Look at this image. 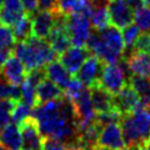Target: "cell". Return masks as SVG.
<instances>
[{
    "instance_id": "8d00e7d4",
    "label": "cell",
    "mask_w": 150,
    "mask_h": 150,
    "mask_svg": "<svg viewBox=\"0 0 150 150\" xmlns=\"http://www.w3.org/2000/svg\"><path fill=\"white\" fill-rule=\"evenodd\" d=\"M12 54H13V49H0V71Z\"/></svg>"
},
{
    "instance_id": "d6a6232c",
    "label": "cell",
    "mask_w": 150,
    "mask_h": 150,
    "mask_svg": "<svg viewBox=\"0 0 150 150\" xmlns=\"http://www.w3.org/2000/svg\"><path fill=\"white\" fill-rule=\"evenodd\" d=\"M43 150H70V147L64 141L50 137H44Z\"/></svg>"
},
{
    "instance_id": "5b68a950",
    "label": "cell",
    "mask_w": 150,
    "mask_h": 150,
    "mask_svg": "<svg viewBox=\"0 0 150 150\" xmlns=\"http://www.w3.org/2000/svg\"><path fill=\"white\" fill-rule=\"evenodd\" d=\"M66 29L71 38L72 45L85 47L92 33L89 17L84 13H72L67 16Z\"/></svg>"
},
{
    "instance_id": "7bdbcfd3",
    "label": "cell",
    "mask_w": 150,
    "mask_h": 150,
    "mask_svg": "<svg viewBox=\"0 0 150 150\" xmlns=\"http://www.w3.org/2000/svg\"><path fill=\"white\" fill-rule=\"evenodd\" d=\"M144 2H145L147 6H150V0H144Z\"/></svg>"
},
{
    "instance_id": "e575fe53",
    "label": "cell",
    "mask_w": 150,
    "mask_h": 150,
    "mask_svg": "<svg viewBox=\"0 0 150 150\" xmlns=\"http://www.w3.org/2000/svg\"><path fill=\"white\" fill-rule=\"evenodd\" d=\"M38 10L39 11H49V12H59L57 0H39L38 2Z\"/></svg>"
},
{
    "instance_id": "f546056e",
    "label": "cell",
    "mask_w": 150,
    "mask_h": 150,
    "mask_svg": "<svg viewBox=\"0 0 150 150\" xmlns=\"http://www.w3.org/2000/svg\"><path fill=\"white\" fill-rule=\"evenodd\" d=\"M11 99H0V130L11 122V115L14 104Z\"/></svg>"
},
{
    "instance_id": "4316f807",
    "label": "cell",
    "mask_w": 150,
    "mask_h": 150,
    "mask_svg": "<svg viewBox=\"0 0 150 150\" xmlns=\"http://www.w3.org/2000/svg\"><path fill=\"white\" fill-rule=\"evenodd\" d=\"M134 20L142 32H150V6L137 9L134 14Z\"/></svg>"
},
{
    "instance_id": "836d02e7",
    "label": "cell",
    "mask_w": 150,
    "mask_h": 150,
    "mask_svg": "<svg viewBox=\"0 0 150 150\" xmlns=\"http://www.w3.org/2000/svg\"><path fill=\"white\" fill-rule=\"evenodd\" d=\"M132 50L150 53V32L141 33L137 39V41L135 42Z\"/></svg>"
},
{
    "instance_id": "9c48e42d",
    "label": "cell",
    "mask_w": 150,
    "mask_h": 150,
    "mask_svg": "<svg viewBox=\"0 0 150 150\" xmlns=\"http://www.w3.org/2000/svg\"><path fill=\"white\" fill-rule=\"evenodd\" d=\"M107 9L110 23L118 29H124L132 23V9L128 6L126 0H108Z\"/></svg>"
},
{
    "instance_id": "e0dca14e",
    "label": "cell",
    "mask_w": 150,
    "mask_h": 150,
    "mask_svg": "<svg viewBox=\"0 0 150 150\" xmlns=\"http://www.w3.org/2000/svg\"><path fill=\"white\" fill-rule=\"evenodd\" d=\"M24 13L20 0H6L0 6V24L12 27Z\"/></svg>"
},
{
    "instance_id": "f1b7e54d",
    "label": "cell",
    "mask_w": 150,
    "mask_h": 150,
    "mask_svg": "<svg viewBox=\"0 0 150 150\" xmlns=\"http://www.w3.org/2000/svg\"><path fill=\"white\" fill-rule=\"evenodd\" d=\"M21 99L24 103L30 105L31 107L37 106V87L33 86L31 83H29L27 80H24L21 85Z\"/></svg>"
},
{
    "instance_id": "ee69618b",
    "label": "cell",
    "mask_w": 150,
    "mask_h": 150,
    "mask_svg": "<svg viewBox=\"0 0 150 150\" xmlns=\"http://www.w3.org/2000/svg\"><path fill=\"white\" fill-rule=\"evenodd\" d=\"M0 150H9V149H7V148H5L4 146H1V145H0Z\"/></svg>"
},
{
    "instance_id": "f6af8a7d",
    "label": "cell",
    "mask_w": 150,
    "mask_h": 150,
    "mask_svg": "<svg viewBox=\"0 0 150 150\" xmlns=\"http://www.w3.org/2000/svg\"><path fill=\"white\" fill-rule=\"evenodd\" d=\"M21 150H31V149H29V148H22Z\"/></svg>"
},
{
    "instance_id": "ac0fdd59",
    "label": "cell",
    "mask_w": 150,
    "mask_h": 150,
    "mask_svg": "<svg viewBox=\"0 0 150 150\" xmlns=\"http://www.w3.org/2000/svg\"><path fill=\"white\" fill-rule=\"evenodd\" d=\"M0 145L9 150H21L23 147L20 128L16 124H8L0 130Z\"/></svg>"
},
{
    "instance_id": "ffe728a7",
    "label": "cell",
    "mask_w": 150,
    "mask_h": 150,
    "mask_svg": "<svg viewBox=\"0 0 150 150\" xmlns=\"http://www.w3.org/2000/svg\"><path fill=\"white\" fill-rule=\"evenodd\" d=\"M44 71L47 74V79L52 81L53 83H55L62 89L65 88L66 85L69 84V82L71 81V74L60 61L55 60V61L49 63L44 67Z\"/></svg>"
},
{
    "instance_id": "52a82bcc",
    "label": "cell",
    "mask_w": 150,
    "mask_h": 150,
    "mask_svg": "<svg viewBox=\"0 0 150 150\" xmlns=\"http://www.w3.org/2000/svg\"><path fill=\"white\" fill-rule=\"evenodd\" d=\"M104 66L105 63L98 56L89 55L76 73V79H79L83 85L87 86L88 88L94 85H97L103 73Z\"/></svg>"
},
{
    "instance_id": "7402d4cb",
    "label": "cell",
    "mask_w": 150,
    "mask_h": 150,
    "mask_svg": "<svg viewBox=\"0 0 150 150\" xmlns=\"http://www.w3.org/2000/svg\"><path fill=\"white\" fill-rule=\"evenodd\" d=\"M12 32L18 41H25L32 37V20L29 14H22L20 19L12 25Z\"/></svg>"
},
{
    "instance_id": "30bf717a",
    "label": "cell",
    "mask_w": 150,
    "mask_h": 150,
    "mask_svg": "<svg viewBox=\"0 0 150 150\" xmlns=\"http://www.w3.org/2000/svg\"><path fill=\"white\" fill-rule=\"evenodd\" d=\"M19 128L23 142L22 148H29L31 150H43L44 137L42 136L37 120L34 118H28L19 126Z\"/></svg>"
},
{
    "instance_id": "7a4b0ae2",
    "label": "cell",
    "mask_w": 150,
    "mask_h": 150,
    "mask_svg": "<svg viewBox=\"0 0 150 150\" xmlns=\"http://www.w3.org/2000/svg\"><path fill=\"white\" fill-rule=\"evenodd\" d=\"M86 47L94 55L98 56L105 64L119 63L125 52L122 32L112 24L102 30L94 29L86 42Z\"/></svg>"
},
{
    "instance_id": "b9f144b4",
    "label": "cell",
    "mask_w": 150,
    "mask_h": 150,
    "mask_svg": "<svg viewBox=\"0 0 150 150\" xmlns=\"http://www.w3.org/2000/svg\"><path fill=\"white\" fill-rule=\"evenodd\" d=\"M70 150H93V149H86V148H70Z\"/></svg>"
},
{
    "instance_id": "7c38bea8",
    "label": "cell",
    "mask_w": 150,
    "mask_h": 150,
    "mask_svg": "<svg viewBox=\"0 0 150 150\" xmlns=\"http://www.w3.org/2000/svg\"><path fill=\"white\" fill-rule=\"evenodd\" d=\"M130 75L150 79V53L132 51L122 57Z\"/></svg>"
},
{
    "instance_id": "44dd1931",
    "label": "cell",
    "mask_w": 150,
    "mask_h": 150,
    "mask_svg": "<svg viewBox=\"0 0 150 150\" xmlns=\"http://www.w3.org/2000/svg\"><path fill=\"white\" fill-rule=\"evenodd\" d=\"M129 84L140 97V104L144 107L150 109V79L137 75L129 77Z\"/></svg>"
},
{
    "instance_id": "1f68e13d",
    "label": "cell",
    "mask_w": 150,
    "mask_h": 150,
    "mask_svg": "<svg viewBox=\"0 0 150 150\" xmlns=\"http://www.w3.org/2000/svg\"><path fill=\"white\" fill-rule=\"evenodd\" d=\"M45 79H47V74H45V71L43 67H38V69H32V70L28 71L27 77H25V80L35 87Z\"/></svg>"
},
{
    "instance_id": "5bb4252c",
    "label": "cell",
    "mask_w": 150,
    "mask_h": 150,
    "mask_svg": "<svg viewBox=\"0 0 150 150\" xmlns=\"http://www.w3.org/2000/svg\"><path fill=\"white\" fill-rule=\"evenodd\" d=\"M27 73L28 70L24 66L23 62L13 54L8 59L1 69L2 77L12 85H21L27 77Z\"/></svg>"
},
{
    "instance_id": "8fae6325",
    "label": "cell",
    "mask_w": 150,
    "mask_h": 150,
    "mask_svg": "<svg viewBox=\"0 0 150 150\" xmlns=\"http://www.w3.org/2000/svg\"><path fill=\"white\" fill-rule=\"evenodd\" d=\"M140 103V97L129 83L126 84L116 95H114V107L122 115L132 112Z\"/></svg>"
},
{
    "instance_id": "4fadbf2b",
    "label": "cell",
    "mask_w": 150,
    "mask_h": 150,
    "mask_svg": "<svg viewBox=\"0 0 150 150\" xmlns=\"http://www.w3.org/2000/svg\"><path fill=\"white\" fill-rule=\"evenodd\" d=\"M91 55L88 49L85 47H73L67 49L60 55V62L65 66L71 75H76L85 60Z\"/></svg>"
},
{
    "instance_id": "83f0119b",
    "label": "cell",
    "mask_w": 150,
    "mask_h": 150,
    "mask_svg": "<svg viewBox=\"0 0 150 150\" xmlns=\"http://www.w3.org/2000/svg\"><path fill=\"white\" fill-rule=\"evenodd\" d=\"M83 91H84L83 83L79 79H71L69 84L66 85V87L64 88L63 93H64V97L66 99H69L71 103H73L80 97V95Z\"/></svg>"
},
{
    "instance_id": "6da1fadb",
    "label": "cell",
    "mask_w": 150,
    "mask_h": 150,
    "mask_svg": "<svg viewBox=\"0 0 150 150\" xmlns=\"http://www.w3.org/2000/svg\"><path fill=\"white\" fill-rule=\"evenodd\" d=\"M32 117L37 120L43 137L64 141L70 148L77 139L74 107L64 96L37 105L32 109Z\"/></svg>"
},
{
    "instance_id": "9a60e30c",
    "label": "cell",
    "mask_w": 150,
    "mask_h": 150,
    "mask_svg": "<svg viewBox=\"0 0 150 150\" xmlns=\"http://www.w3.org/2000/svg\"><path fill=\"white\" fill-rule=\"evenodd\" d=\"M32 35L47 40L54 25V13L49 11H39L31 16Z\"/></svg>"
},
{
    "instance_id": "484cf974",
    "label": "cell",
    "mask_w": 150,
    "mask_h": 150,
    "mask_svg": "<svg viewBox=\"0 0 150 150\" xmlns=\"http://www.w3.org/2000/svg\"><path fill=\"white\" fill-rule=\"evenodd\" d=\"M0 99H11L13 102L21 100L20 85H12L2 76L0 77Z\"/></svg>"
},
{
    "instance_id": "8992f818",
    "label": "cell",
    "mask_w": 150,
    "mask_h": 150,
    "mask_svg": "<svg viewBox=\"0 0 150 150\" xmlns=\"http://www.w3.org/2000/svg\"><path fill=\"white\" fill-rule=\"evenodd\" d=\"M127 72L128 71H124V67L122 66L120 62L106 64L104 66L98 84L112 95H116L126 85Z\"/></svg>"
},
{
    "instance_id": "d590c367",
    "label": "cell",
    "mask_w": 150,
    "mask_h": 150,
    "mask_svg": "<svg viewBox=\"0 0 150 150\" xmlns=\"http://www.w3.org/2000/svg\"><path fill=\"white\" fill-rule=\"evenodd\" d=\"M21 6L23 8L24 12L30 17L33 16L38 11V2L39 0H20Z\"/></svg>"
},
{
    "instance_id": "60d3db41",
    "label": "cell",
    "mask_w": 150,
    "mask_h": 150,
    "mask_svg": "<svg viewBox=\"0 0 150 150\" xmlns=\"http://www.w3.org/2000/svg\"><path fill=\"white\" fill-rule=\"evenodd\" d=\"M93 150H112V149H108V148H104V147H99V146H96V147H94Z\"/></svg>"
},
{
    "instance_id": "bcb514c9",
    "label": "cell",
    "mask_w": 150,
    "mask_h": 150,
    "mask_svg": "<svg viewBox=\"0 0 150 150\" xmlns=\"http://www.w3.org/2000/svg\"><path fill=\"white\" fill-rule=\"evenodd\" d=\"M1 76H2V75H1V71H0V77H1Z\"/></svg>"
},
{
    "instance_id": "3957f363",
    "label": "cell",
    "mask_w": 150,
    "mask_h": 150,
    "mask_svg": "<svg viewBox=\"0 0 150 150\" xmlns=\"http://www.w3.org/2000/svg\"><path fill=\"white\" fill-rule=\"evenodd\" d=\"M13 53L23 62L27 70L30 71L45 66L59 57L47 40L30 37L25 41H18L13 47Z\"/></svg>"
},
{
    "instance_id": "ba28073f",
    "label": "cell",
    "mask_w": 150,
    "mask_h": 150,
    "mask_svg": "<svg viewBox=\"0 0 150 150\" xmlns=\"http://www.w3.org/2000/svg\"><path fill=\"white\" fill-rule=\"evenodd\" d=\"M96 146L112 150H126L127 146L122 136L120 125H118V122H112L104 126L99 132Z\"/></svg>"
},
{
    "instance_id": "f35d334b",
    "label": "cell",
    "mask_w": 150,
    "mask_h": 150,
    "mask_svg": "<svg viewBox=\"0 0 150 150\" xmlns=\"http://www.w3.org/2000/svg\"><path fill=\"white\" fill-rule=\"evenodd\" d=\"M141 147H142V149L144 150H150V138L149 139H147V140L141 145Z\"/></svg>"
},
{
    "instance_id": "d6986e66",
    "label": "cell",
    "mask_w": 150,
    "mask_h": 150,
    "mask_svg": "<svg viewBox=\"0 0 150 150\" xmlns=\"http://www.w3.org/2000/svg\"><path fill=\"white\" fill-rule=\"evenodd\" d=\"M63 96H64L63 89L49 79L43 80L37 86V105L59 99Z\"/></svg>"
},
{
    "instance_id": "ab89813d",
    "label": "cell",
    "mask_w": 150,
    "mask_h": 150,
    "mask_svg": "<svg viewBox=\"0 0 150 150\" xmlns=\"http://www.w3.org/2000/svg\"><path fill=\"white\" fill-rule=\"evenodd\" d=\"M126 150H144L141 146H132V147H128Z\"/></svg>"
},
{
    "instance_id": "277c9868",
    "label": "cell",
    "mask_w": 150,
    "mask_h": 150,
    "mask_svg": "<svg viewBox=\"0 0 150 150\" xmlns=\"http://www.w3.org/2000/svg\"><path fill=\"white\" fill-rule=\"evenodd\" d=\"M119 122L127 148L141 146L150 138V110L140 103L132 112L122 115Z\"/></svg>"
},
{
    "instance_id": "74e56055",
    "label": "cell",
    "mask_w": 150,
    "mask_h": 150,
    "mask_svg": "<svg viewBox=\"0 0 150 150\" xmlns=\"http://www.w3.org/2000/svg\"><path fill=\"white\" fill-rule=\"evenodd\" d=\"M126 2L128 4V6L130 7L132 10L136 11L137 9H139L141 7H144V0H126Z\"/></svg>"
},
{
    "instance_id": "d4e9b609",
    "label": "cell",
    "mask_w": 150,
    "mask_h": 150,
    "mask_svg": "<svg viewBox=\"0 0 150 150\" xmlns=\"http://www.w3.org/2000/svg\"><path fill=\"white\" fill-rule=\"evenodd\" d=\"M30 117H32V107L30 105L24 103L23 100H19L14 104L11 115V120L13 124L20 126L24 120H27Z\"/></svg>"
},
{
    "instance_id": "603a6c76",
    "label": "cell",
    "mask_w": 150,
    "mask_h": 150,
    "mask_svg": "<svg viewBox=\"0 0 150 150\" xmlns=\"http://www.w3.org/2000/svg\"><path fill=\"white\" fill-rule=\"evenodd\" d=\"M89 20H91V24L93 25L95 30H102L109 25L110 19H109L107 6L93 7V11L91 13Z\"/></svg>"
},
{
    "instance_id": "cb8c5ba5",
    "label": "cell",
    "mask_w": 150,
    "mask_h": 150,
    "mask_svg": "<svg viewBox=\"0 0 150 150\" xmlns=\"http://www.w3.org/2000/svg\"><path fill=\"white\" fill-rule=\"evenodd\" d=\"M122 34V39H124V43H125V52H124V56H125L132 51L135 42L137 41L138 37L140 35V29L138 28V25L136 23H130L124 28Z\"/></svg>"
},
{
    "instance_id": "4dcf8cb0",
    "label": "cell",
    "mask_w": 150,
    "mask_h": 150,
    "mask_svg": "<svg viewBox=\"0 0 150 150\" xmlns=\"http://www.w3.org/2000/svg\"><path fill=\"white\" fill-rule=\"evenodd\" d=\"M17 40L13 35L12 29L8 25L0 24V49H13Z\"/></svg>"
},
{
    "instance_id": "2e32d148",
    "label": "cell",
    "mask_w": 150,
    "mask_h": 150,
    "mask_svg": "<svg viewBox=\"0 0 150 150\" xmlns=\"http://www.w3.org/2000/svg\"><path fill=\"white\" fill-rule=\"evenodd\" d=\"M89 92H91V98H92L94 109L97 114L109 112L115 108L114 107V95L103 88L99 84L89 87Z\"/></svg>"
}]
</instances>
